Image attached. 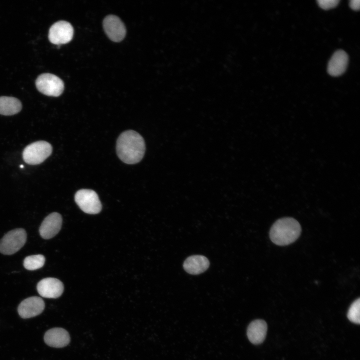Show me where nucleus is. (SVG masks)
<instances>
[{"mask_svg":"<svg viewBox=\"0 0 360 360\" xmlns=\"http://www.w3.org/2000/svg\"><path fill=\"white\" fill-rule=\"evenodd\" d=\"M116 152L118 158L127 164L140 162L144 154L146 146L143 138L132 130L122 132L116 142Z\"/></svg>","mask_w":360,"mask_h":360,"instance_id":"1","label":"nucleus"},{"mask_svg":"<svg viewBox=\"0 0 360 360\" xmlns=\"http://www.w3.org/2000/svg\"><path fill=\"white\" fill-rule=\"evenodd\" d=\"M301 226L294 218L286 217L277 220L272 226L270 237L276 245L284 246L295 242L300 236Z\"/></svg>","mask_w":360,"mask_h":360,"instance_id":"2","label":"nucleus"},{"mask_svg":"<svg viewBox=\"0 0 360 360\" xmlns=\"http://www.w3.org/2000/svg\"><path fill=\"white\" fill-rule=\"evenodd\" d=\"M52 146L47 142L37 141L27 146L22 152L24 160L29 164H38L46 160L52 152Z\"/></svg>","mask_w":360,"mask_h":360,"instance_id":"3","label":"nucleus"},{"mask_svg":"<svg viewBox=\"0 0 360 360\" xmlns=\"http://www.w3.org/2000/svg\"><path fill=\"white\" fill-rule=\"evenodd\" d=\"M26 238V232L22 228L9 231L0 240V252L6 255L15 254L24 245Z\"/></svg>","mask_w":360,"mask_h":360,"instance_id":"4","label":"nucleus"},{"mask_svg":"<svg viewBox=\"0 0 360 360\" xmlns=\"http://www.w3.org/2000/svg\"><path fill=\"white\" fill-rule=\"evenodd\" d=\"M37 89L41 93L52 96H58L63 92L64 84L56 76L44 73L40 75L36 80Z\"/></svg>","mask_w":360,"mask_h":360,"instance_id":"5","label":"nucleus"},{"mask_svg":"<svg viewBox=\"0 0 360 360\" xmlns=\"http://www.w3.org/2000/svg\"><path fill=\"white\" fill-rule=\"evenodd\" d=\"M74 200L80 208L88 214H96L102 210V204L98 194L94 190L82 189L75 194Z\"/></svg>","mask_w":360,"mask_h":360,"instance_id":"6","label":"nucleus"},{"mask_svg":"<svg viewBox=\"0 0 360 360\" xmlns=\"http://www.w3.org/2000/svg\"><path fill=\"white\" fill-rule=\"evenodd\" d=\"M74 28L68 22L58 21L49 30L48 39L53 44L60 45L70 42L72 38Z\"/></svg>","mask_w":360,"mask_h":360,"instance_id":"7","label":"nucleus"},{"mask_svg":"<svg viewBox=\"0 0 360 360\" xmlns=\"http://www.w3.org/2000/svg\"><path fill=\"white\" fill-rule=\"evenodd\" d=\"M45 304L40 297L34 296L23 300L19 304L18 312L23 318H28L40 314L44 310Z\"/></svg>","mask_w":360,"mask_h":360,"instance_id":"8","label":"nucleus"},{"mask_svg":"<svg viewBox=\"0 0 360 360\" xmlns=\"http://www.w3.org/2000/svg\"><path fill=\"white\" fill-rule=\"evenodd\" d=\"M64 289L62 282L54 278H43L36 286V290L40 295L46 298H58L62 294Z\"/></svg>","mask_w":360,"mask_h":360,"instance_id":"9","label":"nucleus"},{"mask_svg":"<svg viewBox=\"0 0 360 360\" xmlns=\"http://www.w3.org/2000/svg\"><path fill=\"white\" fill-rule=\"evenodd\" d=\"M104 29L112 41L119 42L125 37L126 29L124 23L117 16L109 15L103 22Z\"/></svg>","mask_w":360,"mask_h":360,"instance_id":"10","label":"nucleus"},{"mask_svg":"<svg viewBox=\"0 0 360 360\" xmlns=\"http://www.w3.org/2000/svg\"><path fill=\"white\" fill-rule=\"evenodd\" d=\"M62 219L61 215L56 212L50 214L42 221L39 233L42 238L50 239L58 234L61 229Z\"/></svg>","mask_w":360,"mask_h":360,"instance_id":"11","label":"nucleus"},{"mask_svg":"<svg viewBox=\"0 0 360 360\" xmlns=\"http://www.w3.org/2000/svg\"><path fill=\"white\" fill-rule=\"evenodd\" d=\"M44 341L50 346L62 348L70 342L68 332L61 328H54L46 331L44 335Z\"/></svg>","mask_w":360,"mask_h":360,"instance_id":"12","label":"nucleus"},{"mask_svg":"<svg viewBox=\"0 0 360 360\" xmlns=\"http://www.w3.org/2000/svg\"><path fill=\"white\" fill-rule=\"evenodd\" d=\"M348 58L347 54L342 50L336 51L331 57L328 66V73L332 76L342 74L346 70Z\"/></svg>","mask_w":360,"mask_h":360,"instance_id":"13","label":"nucleus"},{"mask_svg":"<svg viewBox=\"0 0 360 360\" xmlns=\"http://www.w3.org/2000/svg\"><path fill=\"white\" fill-rule=\"evenodd\" d=\"M267 332L266 322L262 320L252 321L247 328V336L249 340L253 344L262 343L265 339Z\"/></svg>","mask_w":360,"mask_h":360,"instance_id":"14","label":"nucleus"},{"mask_svg":"<svg viewBox=\"0 0 360 360\" xmlns=\"http://www.w3.org/2000/svg\"><path fill=\"white\" fill-rule=\"evenodd\" d=\"M210 266L208 259L202 255H194L188 257L184 262V270L191 274H198L206 271Z\"/></svg>","mask_w":360,"mask_h":360,"instance_id":"15","label":"nucleus"},{"mask_svg":"<svg viewBox=\"0 0 360 360\" xmlns=\"http://www.w3.org/2000/svg\"><path fill=\"white\" fill-rule=\"evenodd\" d=\"M20 100L14 97L0 96V114L11 116L18 114L22 110Z\"/></svg>","mask_w":360,"mask_h":360,"instance_id":"16","label":"nucleus"},{"mask_svg":"<svg viewBox=\"0 0 360 360\" xmlns=\"http://www.w3.org/2000/svg\"><path fill=\"white\" fill-rule=\"evenodd\" d=\"M45 262V258L42 254L29 256L24 260V266L28 270H34L42 267Z\"/></svg>","mask_w":360,"mask_h":360,"instance_id":"17","label":"nucleus"},{"mask_svg":"<svg viewBox=\"0 0 360 360\" xmlns=\"http://www.w3.org/2000/svg\"><path fill=\"white\" fill-rule=\"evenodd\" d=\"M360 299L358 298L352 303L349 308L347 315L350 321L358 324L360 322Z\"/></svg>","mask_w":360,"mask_h":360,"instance_id":"18","label":"nucleus"},{"mask_svg":"<svg viewBox=\"0 0 360 360\" xmlns=\"http://www.w3.org/2000/svg\"><path fill=\"white\" fill-rule=\"evenodd\" d=\"M319 6L324 9L328 10L336 7L340 2L338 0H318Z\"/></svg>","mask_w":360,"mask_h":360,"instance_id":"19","label":"nucleus"},{"mask_svg":"<svg viewBox=\"0 0 360 360\" xmlns=\"http://www.w3.org/2000/svg\"><path fill=\"white\" fill-rule=\"evenodd\" d=\"M360 3L359 0H351L350 2V6L352 10H357L360 9Z\"/></svg>","mask_w":360,"mask_h":360,"instance_id":"20","label":"nucleus"},{"mask_svg":"<svg viewBox=\"0 0 360 360\" xmlns=\"http://www.w3.org/2000/svg\"><path fill=\"white\" fill-rule=\"evenodd\" d=\"M24 166L23 165H20V168H24Z\"/></svg>","mask_w":360,"mask_h":360,"instance_id":"21","label":"nucleus"}]
</instances>
